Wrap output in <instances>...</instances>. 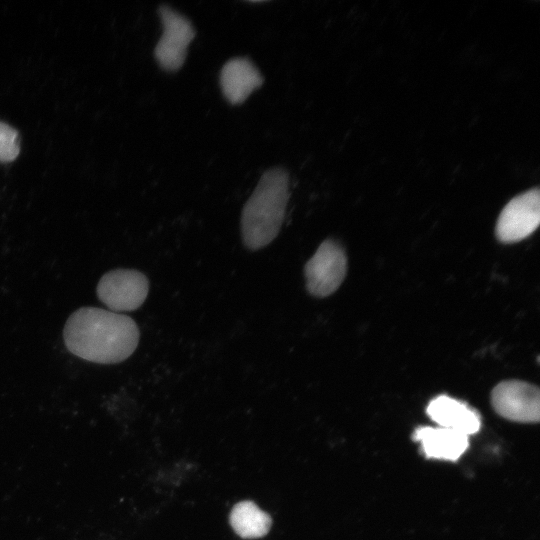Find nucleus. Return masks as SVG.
<instances>
[{"label":"nucleus","instance_id":"f257e3e1","mask_svg":"<svg viewBox=\"0 0 540 540\" xmlns=\"http://www.w3.org/2000/svg\"><path fill=\"white\" fill-rule=\"evenodd\" d=\"M139 336L132 318L96 307L73 312L63 331L65 345L72 354L100 364L127 359L135 351Z\"/></svg>","mask_w":540,"mask_h":540},{"label":"nucleus","instance_id":"f03ea898","mask_svg":"<svg viewBox=\"0 0 540 540\" xmlns=\"http://www.w3.org/2000/svg\"><path fill=\"white\" fill-rule=\"evenodd\" d=\"M289 196V175L284 169L264 172L242 210L241 236L247 249L259 250L278 235Z\"/></svg>","mask_w":540,"mask_h":540},{"label":"nucleus","instance_id":"7ed1b4c3","mask_svg":"<svg viewBox=\"0 0 540 540\" xmlns=\"http://www.w3.org/2000/svg\"><path fill=\"white\" fill-rule=\"evenodd\" d=\"M347 271L346 254L333 239L321 243L304 267L308 292L318 298L334 293L343 282Z\"/></svg>","mask_w":540,"mask_h":540},{"label":"nucleus","instance_id":"20e7f679","mask_svg":"<svg viewBox=\"0 0 540 540\" xmlns=\"http://www.w3.org/2000/svg\"><path fill=\"white\" fill-rule=\"evenodd\" d=\"M149 291V281L140 271L116 269L105 273L98 282L97 295L113 312L138 309Z\"/></svg>","mask_w":540,"mask_h":540},{"label":"nucleus","instance_id":"39448f33","mask_svg":"<svg viewBox=\"0 0 540 540\" xmlns=\"http://www.w3.org/2000/svg\"><path fill=\"white\" fill-rule=\"evenodd\" d=\"M158 14L163 33L155 47V59L163 70L177 71L184 64L195 29L185 16L167 5H161Z\"/></svg>","mask_w":540,"mask_h":540},{"label":"nucleus","instance_id":"423d86ee","mask_svg":"<svg viewBox=\"0 0 540 540\" xmlns=\"http://www.w3.org/2000/svg\"><path fill=\"white\" fill-rule=\"evenodd\" d=\"M540 222V192L530 189L511 199L501 211L495 228L502 243H515L531 235Z\"/></svg>","mask_w":540,"mask_h":540},{"label":"nucleus","instance_id":"0eeeda50","mask_svg":"<svg viewBox=\"0 0 540 540\" xmlns=\"http://www.w3.org/2000/svg\"><path fill=\"white\" fill-rule=\"evenodd\" d=\"M491 404L497 414L511 421L533 423L540 418L539 389L528 382H500L492 390Z\"/></svg>","mask_w":540,"mask_h":540},{"label":"nucleus","instance_id":"6e6552de","mask_svg":"<svg viewBox=\"0 0 540 540\" xmlns=\"http://www.w3.org/2000/svg\"><path fill=\"white\" fill-rule=\"evenodd\" d=\"M263 82L260 71L245 57L230 59L220 73L222 93L232 105L243 103Z\"/></svg>","mask_w":540,"mask_h":540},{"label":"nucleus","instance_id":"1a4fd4ad","mask_svg":"<svg viewBox=\"0 0 540 540\" xmlns=\"http://www.w3.org/2000/svg\"><path fill=\"white\" fill-rule=\"evenodd\" d=\"M426 412L440 427L461 432L467 436L478 432L481 426L479 414L465 403L447 395L432 399Z\"/></svg>","mask_w":540,"mask_h":540},{"label":"nucleus","instance_id":"9d476101","mask_svg":"<svg viewBox=\"0 0 540 540\" xmlns=\"http://www.w3.org/2000/svg\"><path fill=\"white\" fill-rule=\"evenodd\" d=\"M413 438L421 443L427 458L456 461L469 446V436L440 426L419 427Z\"/></svg>","mask_w":540,"mask_h":540},{"label":"nucleus","instance_id":"9b49d317","mask_svg":"<svg viewBox=\"0 0 540 540\" xmlns=\"http://www.w3.org/2000/svg\"><path fill=\"white\" fill-rule=\"evenodd\" d=\"M229 521L234 531L244 539L265 536L271 527L272 519L252 501H241L231 510Z\"/></svg>","mask_w":540,"mask_h":540},{"label":"nucleus","instance_id":"f8f14e48","mask_svg":"<svg viewBox=\"0 0 540 540\" xmlns=\"http://www.w3.org/2000/svg\"><path fill=\"white\" fill-rule=\"evenodd\" d=\"M20 140L18 132L0 121V162H11L19 154Z\"/></svg>","mask_w":540,"mask_h":540}]
</instances>
